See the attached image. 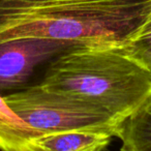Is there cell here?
I'll return each mask as SVG.
<instances>
[{
    "label": "cell",
    "mask_w": 151,
    "mask_h": 151,
    "mask_svg": "<svg viewBox=\"0 0 151 151\" xmlns=\"http://www.w3.org/2000/svg\"><path fill=\"white\" fill-rule=\"evenodd\" d=\"M151 13V0H11L0 42L49 38L83 46H125Z\"/></svg>",
    "instance_id": "obj_1"
},
{
    "label": "cell",
    "mask_w": 151,
    "mask_h": 151,
    "mask_svg": "<svg viewBox=\"0 0 151 151\" xmlns=\"http://www.w3.org/2000/svg\"><path fill=\"white\" fill-rule=\"evenodd\" d=\"M36 84L88 101L123 121L151 96V66L124 46H78L51 61Z\"/></svg>",
    "instance_id": "obj_2"
},
{
    "label": "cell",
    "mask_w": 151,
    "mask_h": 151,
    "mask_svg": "<svg viewBox=\"0 0 151 151\" xmlns=\"http://www.w3.org/2000/svg\"><path fill=\"white\" fill-rule=\"evenodd\" d=\"M13 111L42 134L68 130L116 132L122 120L88 101L60 91L32 85L4 95Z\"/></svg>",
    "instance_id": "obj_3"
},
{
    "label": "cell",
    "mask_w": 151,
    "mask_h": 151,
    "mask_svg": "<svg viewBox=\"0 0 151 151\" xmlns=\"http://www.w3.org/2000/svg\"><path fill=\"white\" fill-rule=\"evenodd\" d=\"M78 46L83 45L34 37L0 42V94L36 84L51 61Z\"/></svg>",
    "instance_id": "obj_4"
},
{
    "label": "cell",
    "mask_w": 151,
    "mask_h": 151,
    "mask_svg": "<svg viewBox=\"0 0 151 151\" xmlns=\"http://www.w3.org/2000/svg\"><path fill=\"white\" fill-rule=\"evenodd\" d=\"M113 137L101 130H68L38 136L35 144L42 151H104Z\"/></svg>",
    "instance_id": "obj_5"
},
{
    "label": "cell",
    "mask_w": 151,
    "mask_h": 151,
    "mask_svg": "<svg viewBox=\"0 0 151 151\" xmlns=\"http://www.w3.org/2000/svg\"><path fill=\"white\" fill-rule=\"evenodd\" d=\"M40 136L19 117L0 94V150L42 151L35 144Z\"/></svg>",
    "instance_id": "obj_6"
},
{
    "label": "cell",
    "mask_w": 151,
    "mask_h": 151,
    "mask_svg": "<svg viewBox=\"0 0 151 151\" xmlns=\"http://www.w3.org/2000/svg\"><path fill=\"white\" fill-rule=\"evenodd\" d=\"M120 151H151V96L120 123Z\"/></svg>",
    "instance_id": "obj_7"
},
{
    "label": "cell",
    "mask_w": 151,
    "mask_h": 151,
    "mask_svg": "<svg viewBox=\"0 0 151 151\" xmlns=\"http://www.w3.org/2000/svg\"><path fill=\"white\" fill-rule=\"evenodd\" d=\"M124 48L132 56L151 66V13L138 34Z\"/></svg>",
    "instance_id": "obj_8"
},
{
    "label": "cell",
    "mask_w": 151,
    "mask_h": 151,
    "mask_svg": "<svg viewBox=\"0 0 151 151\" xmlns=\"http://www.w3.org/2000/svg\"><path fill=\"white\" fill-rule=\"evenodd\" d=\"M1 1H2V0H0V4H1Z\"/></svg>",
    "instance_id": "obj_9"
}]
</instances>
